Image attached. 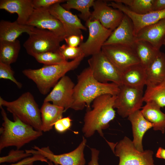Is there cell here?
<instances>
[{
  "mask_svg": "<svg viewBox=\"0 0 165 165\" xmlns=\"http://www.w3.org/2000/svg\"><path fill=\"white\" fill-rule=\"evenodd\" d=\"M77 79L71 107L75 110H82L85 107L87 110H90L91 102L98 97L106 94L117 96L119 92V86L116 83H102L97 81L89 67L78 75Z\"/></svg>",
  "mask_w": 165,
  "mask_h": 165,
  "instance_id": "1",
  "label": "cell"
},
{
  "mask_svg": "<svg viewBox=\"0 0 165 165\" xmlns=\"http://www.w3.org/2000/svg\"><path fill=\"white\" fill-rule=\"evenodd\" d=\"M116 96L106 94L99 96L93 101L92 110L85 114L82 130L85 137L89 138L97 131L103 137V130L109 127L115 117L114 105Z\"/></svg>",
  "mask_w": 165,
  "mask_h": 165,
  "instance_id": "2",
  "label": "cell"
},
{
  "mask_svg": "<svg viewBox=\"0 0 165 165\" xmlns=\"http://www.w3.org/2000/svg\"><path fill=\"white\" fill-rule=\"evenodd\" d=\"M3 122L0 128V151L10 146L20 149L27 144L42 135V131L35 129L32 127L13 115L14 121L8 118L2 106H0Z\"/></svg>",
  "mask_w": 165,
  "mask_h": 165,
  "instance_id": "3",
  "label": "cell"
},
{
  "mask_svg": "<svg viewBox=\"0 0 165 165\" xmlns=\"http://www.w3.org/2000/svg\"><path fill=\"white\" fill-rule=\"evenodd\" d=\"M84 57L83 54L70 61L56 64L44 65L38 69H26L22 71V73L33 81L40 92L45 95L68 72L77 68Z\"/></svg>",
  "mask_w": 165,
  "mask_h": 165,
  "instance_id": "4",
  "label": "cell"
},
{
  "mask_svg": "<svg viewBox=\"0 0 165 165\" xmlns=\"http://www.w3.org/2000/svg\"><path fill=\"white\" fill-rule=\"evenodd\" d=\"M0 106L6 107L8 112L23 123L42 131L40 110L30 92H25L12 101H7L0 97Z\"/></svg>",
  "mask_w": 165,
  "mask_h": 165,
  "instance_id": "5",
  "label": "cell"
},
{
  "mask_svg": "<svg viewBox=\"0 0 165 165\" xmlns=\"http://www.w3.org/2000/svg\"><path fill=\"white\" fill-rule=\"evenodd\" d=\"M23 44L27 53L31 56L43 53L59 51L64 39L48 30L34 27Z\"/></svg>",
  "mask_w": 165,
  "mask_h": 165,
  "instance_id": "6",
  "label": "cell"
},
{
  "mask_svg": "<svg viewBox=\"0 0 165 165\" xmlns=\"http://www.w3.org/2000/svg\"><path fill=\"white\" fill-rule=\"evenodd\" d=\"M115 148L113 151L119 158L118 165H155L153 152L150 150L138 151L132 141L127 137L116 144Z\"/></svg>",
  "mask_w": 165,
  "mask_h": 165,
  "instance_id": "7",
  "label": "cell"
},
{
  "mask_svg": "<svg viewBox=\"0 0 165 165\" xmlns=\"http://www.w3.org/2000/svg\"><path fill=\"white\" fill-rule=\"evenodd\" d=\"M93 76L102 83L111 82L119 86L122 84V72L101 51L93 55L88 60Z\"/></svg>",
  "mask_w": 165,
  "mask_h": 165,
  "instance_id": "8",
  "label": "cell"
},
{
  "mask_svg": "<svg viewBox=\"0 0 165 165\" xmlns=\"http://www.w3.org/2000/svg\"><path fill=\"white\" fill-rule=\"evenodd\" d=\"M143 95V90L122 85L119 86L114 108L117 109L118 114L122 117H128L141 108Z\"/></svg>",
  "mask_w": 165,
  "mask_h": 165,
  "instance_id": "9",
  "label": "cell"
},
{
  "mask_svg": "<svg viewBox=\"0 0 165 165\" xmlns=\"http://www.w3.org/2000/svg\"><path fill=\"white\" fill-rule=\"evenodd\" d=\"M79 146L74 150L59 155L55 154L49 146L41 148L35 146L33 149L26 150L25 152L32 155H41L48 160L52 162L55 165H85L86 160L84 151L86 140L83 136Z\"/></svg>",
  "mask_w": 165,
  "mask_h": 165,
  "instance_id": "10",
  "label": "cell"
},
{
  "mask_svg": "<svg viewBox=\"0 0 165 165\" xmlns=\"http://www.w3.org/2000/svg\"><path fill=\"white\" fill-rule=\"evenodd\" d=\"M89 35L87 40L79 46L85 57L92 56L101 51L104 43L113 31L103 26L97 20L86 22Z\"/></svg>",
  "mask_w": 165,
  "mask_h": 165,
  "instance_id": "11",
  "label": "cell"
},
{
  "mask_svg": "<svg viewBox=\"0 0 165 165\" xmlns=\"http://www.w3.org/2000/svg\"><path fill=\"white\" fill-rule=\"evenodd\" d=\"M101 51L122 73L140 61L134 48L120 45H103Z\"/></svg>",
  "mask_w": 165,
  "mask_h": 165,
  "instance_id": "12",
  "label": "cell"
},
{
  "mask_svg": "<svg viewBox=\"0 0 165 165\" xmlns=\"http://www.w3.org/2000/svg\"><path fill=\"white\" fill-rule=\"evenodd\" d=\"M75 85L69 77L64 75L53 87L44 102H52L54 105L64 108L65 111L71 108Z\"/></svg>",
  "mask_w": 165,
  "mask_h": 165,
  "instance_id": "13",
  "label": "cell"
},
{
  "mask_svg": "<svg viewBox=\"0 0 165 165\" xmlns=\"http://www.w3.org/2000/svg\"><path fill=\"white\" fill-rule=\"evenodd\" d=\"M93 11L90 20H98L106 28L113 31L119 25L125 14L120 10L114 8L103 0H95Z\"/></svg>",
  "mask_w": 165,
  "mask_h": 165,
  "instance_id": "14",
  "label": "cell"
},
{
  "mask_svg": "<svg viewBox=\"0 0 165 165\" xmlns=\"http://www.w3.org/2000/svg\"><path fill=\"white\" fill-rule=\"evenodd\" d=\"M49 8L35 9L26 25L48 30L64 39L66 34L61 23L50 12Z\"/></svg>",
  "mask_w": 165,
  "mask_h": 165,
  "instance_id": "15",
  "label": "cell"
},
{
  "mask_svg": "<svg viewBox=\"0 0 165 165\" xmlns=\"http://www.w3.org/2000/svg\"><path fill=\"white\" fill-rule=\"evenodd\" d=\"M108 4L114 8L120 10L130 18L133 24L134 33L135 36L145 27L165 18V9L139 14L133 12L126 6L119 2L112 0Z\"/></svg>",
  "mask_w": 165,
  "mask_h": 165,
  "instance_id": "16",
  "label": "cell"
},
{
  "mask_svg": "<svg viewBox=\"0 0 165 165\" xmlns=\"http://www.w3.org/2000/svg\"><path fill=\"white\" fill-rule=\"evenodd\" d=\"M49 10L50 13L63 24L66 37L73 35H82L81 30H86V28L82 24L78 16L65 9L60 3L52 6Z\"/></svg>",
  "mask_w": 165,
  "mask_h": 165,
  "instance_id": "17",
  "label": "cell"
},
{
  "mask_svg": "<svg viewBox=\"0 0 165 165\" xmlns=\"http://www.w3.org/2000/svg\"><path fill=\"white\" fill-rule=\"evenodd\" d=\"M136 41L133 23L125 14L120 24L112 32L103 45H120L134 48Z\"/></svg>",
  "mask_w": 165,
  "mask_h": 165,
  "instance_id": "18",
  "label": "cell"
},
{
  "mask_svg": "<svg viewBox=\"0 0 165 165\" xmlns=\"http://www.w3.org/2000/svg\"><path fill=\"white\" fill-rule=\"evenodd\" d=\"M165 38V18L141 29L136 36V40H143L160 50Z\"/></svg>",
  "mask_w": 165,
  "mask_h": 165,
  "instance_id": "19",
  "label": "cell"
},
{
  "mask_svg": "<svg viewBox=\"0 0 165 165\" xmlns=\"http://www.w3.org/2000/svg\"><path fill=\"white\" fill-rule=\"evenodd\" d=\"M0 9L18 15L17 22L26 25L35 9L32 0H0Z\"/></svg>",
  "mask_w": 165,
  "mask_h": 165,
  "instance_id": "20",
  "label": "cell"
},
{
  "mask_svg": "<svg viewBox=\"0 0 165 165\" xmlns=\"http://www.w3.org/2000/svg\"><path fill=\"white\" fill-rule=\"evenodd\" d=\"M128 119L132 125L133 144L138 150L143 152V138L145 133L153 125L145 118L140 110L130 115Z\"/></svg>",
  "mask_w": 165,
  "mask_h": 165,
  "instance_id": "21",
  "label": "cell"
},
{
  "mask_svg": "<svg viewBox=\"0 0 165 165\" xmlns=\"http://www.w3.org/2000/svg\"><path fill=\"white\" fill-rule=\"evenodd\" d=\"M145 69L147 86H154L165 81V54L160 51Z\"/></svg>",
  "mask_w": 165,
  "mask_h": 165,
  "instance_id": "22",
  "label": "cell"
},
{
  "mask_svg": "<svg viewBox=\"0 0 165 165\" xmlns=\"http://www.w3.org/2000/svg\"><path fill=\"white\" fill-rule=\"evenodd\" d=\"M122 85L143 90L146 84L145 69L140 63L134 65L122 73Z\"/></svg>",
  "mask_w": 165,
  "mask_h": 165,
  "instance_id": "23",
  "label": "cell"
},
{
  "mask_svg": "<svg viewBox=\"0 0 165 165\" xmlns=\"http://www.w3.org/2000/svg\"><path fill=\"white\" fill-rule=\"evenodd\" d=\"M42 122V130L46 132L52 130L56 123L63 118L65 110L50 102H44L40 109Z\"/></svg>",
  "mask_w": 165,
  "mask_h": 165,
  "instance_id": "24",
  "label": "cell"
},
{
  "mask_svg": "<svg viewBox=\"0 0 165 165\" xmlns=\"http://www.w3.org/2000/svg\"><path fill=\"white\" fill-rule=\"evenodd\" d=\"M35 27L14 22L1 20L0 22V41H13L24 33L30 34Z\"/></svg>",
  "mask_w": 165,
  "mask_h": 165,
  "instance_id": "25",
  "label": "cell"
},
{
  "mask_svg": "<svg viewBox=\"0 0 165 165\" xmlns=\"http://www.w3.org/2000/svg\"><path fill=\"white\" fill-rule=\"evenodd\" d=\"M146 103L141 110L143 115L146 120L153 124L154 130H159L164 134L165 114L161 111V108L155 103L148 102Z\"/></svg>",
  "mask_w": 165,
  "mask_h": 165,
  "instance_id": "26",
  "label": "cell"
},
{
  "mask_svg": "<svg viewBox=\"0 0 165 165\" xmlns=\"http://www.w3.org/2000/svg\"><path fill=\"white\" fill-rule=\"evenodd\" d=\"M134 49L140 64L145 69L154 60L160 51L143 40L137 41Z\"/></svg>",
  "mask_w": 165,
  "mask_h": 165,
  "instance_id": "27",
  "label": "cell"
},
{
  "mask_svg": "<svg viewBox=\"0 0 165 165\" xmlns=\"http://www.w3.org/2000/svg\"><path fill=\"white\" fill-rule=\"evenodd\" d=\"M20 41H0V62L9 65L15 62L20 49Z\"/></svg>",
  "mask_w": 165,
  "mask_h": 165,
  "instance_id": "28",
  "label": "cell"
},
{
  "mask_svg": "<svg viewBox=\"0 0 165 165\" xmlns=\"http://www.w3.org/2000/svg\"><path fill=\"white\" fill-rule=\"evenodd\" d=\"M143 101L152 102L161 108L165 106V81L156 85L147 86L143 95Z\"/></svg>",
  "mask_w": 165,
  "mask_h": 165,
  "instance_id": "29",
  "label": "cell"
},
{
  "mask_svg": "<svg viewBox=\"0 0 165 165\" xmlns=\"http://www.w3.org/2000/svg\"><path fill=\"white\" fill-rule=\"evenodd\" d=\"M94 0H68L66 3L61 5L65 9L69 10L71 9H75L81 13L80 17L86 22L90 19L91 13L90 8L93 6Z\"/></svg>",
  "mask_w": 165,
  "mask_h": 165,
  "instance_id": "30",
  "label": "cell"
},
{
  "mask_svg": "<svg viewBox=\"0 0 165 165\" xmlns=\"http://www.w3.org/2000/svg\"><path fill=\"white\" fill-rule=\"evenodd\" d=\"M121 3L133 12L138 14L147 13L152 11L154 0H114Z\"/></svg>",
  "mask_w": 165,
  "mask_h": 165,
  "instance_id": "31",
  "label": "cell"
},
{
  "mask_svg": "<svg viewBox=\"0 0 165 165\" xmlns=\"http://www.w3.org/2000/svg\"><path fill=\"white\" fill-rule=\"evenodd\" d=\"M38 62L51 65L64 63L66 61L59 51H49L36 54L33 57Z\"/></svg>",
  "mask_w": 165,
  "mask_h": 165,
  "instance_id": "32",
  "label": "cell"
},
{
  "mask_svg": "<svg viewBox=\"0 0 165 165\" xmlns=\"http://www.w3.org/2000/svg\"><path fill=\"white\" fill-rule=\"evenodd\" d=\"M59 51L67 61L68 59H75L83 54L79 46L73 47L68 46L66 44L60 46Z\"/></svg>",
  "mask_w": 165,
  "mask_h": 165,
  "instance_id": "33",
  "label": "cell"
},
{
  "mask_svg": "<svg viewBox=\"0 0 165 165\" xmlns=\"http://www.w3.org/2000/svg\"><path fill=\"white\" fill-rule=\"evenodd\" d=\"M32 155L23 150L13 149L9 152L7 155L0 157V163L17 162L25 158L30 156Z\"/></svg>",
  "mask_w": 165,
  "mask_h": 165,
  "instance_id": "34",
  "label": "cell"
},
{
  "mask_svg": "<svg viewBox=\"0 0 165 165\" xmlns=\"http://www.w3.org/2000/svg\"><path fill=\"white\" fill-rule=\"evenodd\" d=\"M14 73L10 65L0 62V79L9 80L14 82L18 88H21L22 84L15 78Z\"/></svg>",
  "mask_w": 165,
  "mask_h": 165,
  "instance_id": "35",
  "label": "cell"
},
{
  "mask_svg": "<svg viewBox=\"0 0 165 165\" xmlns=\"http://www.w3.org/2000/svg\"><path fill=\"white\" fill-rule=\"evenodd\" d=\"M72 120L69 117H67L59 119L54 125L56 130L60 133H63L69 130L72 125Z\"/></svg>",
  "mask_w": 165,
  "mask_h": 165,
  "instance_id": "36",
  "label": "cell"
},
{
  "mask_svg": "<svg viewBox=\"0 0 165 165\" xmlns=\"http://www.w3.org/2000/svg\"><path fill=\"white\" fill-rule=\"evenodd\" d=\"M37 161H40L47 163L48 161L46 158L41 155L34 154L32 156L25 158L15 163L8 165H33V163Z\"/></svg>",
  "mask_w": 165,
  "mask_h": 165,
  "instance_id": "37",
  "label": "cell"
},
{
  "mask_svg": "<svg viewBox=\"0 0 165 165\" xmlns=\"http://www.w3.org/2000/svg\"><path fill=\"white\" fill-rule=\"evenodd\" d=\"M66 1L64 0H32L35 9L49 8L52 6L57 3H61Z\"/></svg>",
  "mask_w": 165,
  "mask_h": 165,
  "instance_id": "38",
  "label": "cell"
},
{
  "mask_svg": "<svg viewBox=\"0 0 165 165\" xmlns=\"http://www.w3.org/2000/svg\"><path fill=\"white\" fill-rule=\"evenodd\" d=\"M83 38L82 35H73L66 37L64 40L68 46L73 47H77L82 42Z\"/></svg>",
  "mask_w": 165,
  "mask_h": 165,
  "instance_id": "39",
  "label": "cell"
},
{
  "mask_svg": "<svg viewBox=\"0 0 165 165\" xmlns=\"http://www.w3.org/2000/svg\"><path fill=\"white\" fill-rule=\"evenodd\" d=\"M91 151V160L89 162L88 165H99L98 163L99 155L100 151L95 148L90 149Z\"/></svg>",
  "mask_w": 165,
  "mask_h": 165,
  "instance_id": "40",
  "label": "cell"
},
{
  "mask_svg": "<svg viewBox=\"0 0 165 165\" xmlns=\"http://www.w3.org/2000/svg\"><path fill=\"white\" fill-rule=\"evenodd\" d=\"M152 9V11L165 9V0H154Z\"/></svg>",
  "mask_w": 165,
  "mask_h": 165,
  "instance_id": "41",
  "label": "cell"
},
{
  "mask_svg": "<svg viewBox=\"0 0 165 165\" xmlns=\"http://www.w3.org/2000/svg\"><path fill=\"white\" fill-rule=\"evenodd\" d=\"M156 156L158 158L165 160V149L161 147H159L157 151Z\"/></svg>",
  "mask_w": 165,
  "mask_h": 165,
  "instance_id": "42",
  "label": "cell"
},
{
  "mask_svg": "<svg viewBox=\"0 0 165 165\" xmlns=\"http://www.w3.org/2000/svg\"><path fill=\"white\" fill-rule=\"evenodd\" d=\"M48 165H55L51 161L49 160L47 163Z\"/></svg>",
  "mask_w": 165,
  "mask_h": 165,
  "instance_id": "43",
  "label": "cell"
},
{
  "mask_svg": "<svg viewBox=\"0 0 165 165\" xmlns=\"http://www.w3.org/2000/svg\"><path fill=\"white\" fill-rule=\"evenodd\" d=\"M163 45L164 46H165V38L163 41Z\"/></svg>",
  "mask_w": 165,
  "mask_h": 165,
  "instance_id": "44",
  "label": "cell"
}]
</instances>
